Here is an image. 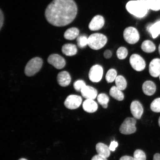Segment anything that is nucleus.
<instances>
[{
    "instance_id": "obj_17",
    "label": "nucleus",
    "mask_w": 160,
    "mask_h": 160,
    "mask_svg": "<svg viewBox=\"0 0 160 160\" xmlns=\"http://www.w3.org/2000/svg\"><path fill=\"white\" fill-rule=\"evenodd\" d=\"M142 90L145 94L152 96L154 94L156 91V86L152 81H146L142 85Z\"/></svg>"
},
{
    "instance_id": "obj_34",
    "label": "nucleus",
    "mask_w": 160,
    "mask_h": 160,
    "mask_svg": "<svg viewBox=\"0 0 160 160\" xmlns=\"http://www.w3.org/2000/svg\"><path fill=\"white\" fill-rule=\"evenodd\" d=\"M103 55L106 59H109L112 57V52L109 50H106L104 53Z\"/></svg>"
},
{
    "instance_id": "obj_42",
    "label": "nucleus",
    "mask_w": 160,
    "mask_h": 160,
    "mask_svg": "<svg viewBox=\"0 0 160 160\" xmlns=\"http://www.w3.org/2000/svg\"><path fill=\"white\" fill-rule=\"evenodd\" d=\"M159 79H160V75L159 76Z\"/></svg>"
},
{
    "instance_id": "obj_37",
    "label": "nucleus",
    "mask_w": 160,
    "mask_h": 160,
    "mask_svg": "<svg viewBox=\"0 0 160 160\" xmlns=\"http://www.w3.org/2000/svg\"><path fill=\"white\" fill-rule=\"evenodd\" d=\"M119 160H135L133 157L128 156H124L122 157Z\"/></svg>"
},
{
    "instance_id": "obj_22",
    "label": "nucleus",
    "mask_w": 160,
    "mask_h": 160,
    "mask_svg": "<svg viewBox=\"0 0 160 160\" xmlns=\"http://www.w3.org/2000/svg\"><path fill=\"white\" fill-rule=\"evenodd\" d=\"M79 33V30L77 28H70L65 32L64 37L67 40H73L77 38Z\"/></svg>"
},
{
    "instance_id": "obj_39",
    "label": "nucleus",
    "mask_w": 160,
    "mask_h": 160,
    "mask_svg": "<svg viewBox=\"0 0 160 160\" xmlns=\"http://www.w3.org/2000/svg\"><path fill=\"white\" fill-rule=\"evenodd\" d=\"M158 123H159V127H160V117L159 118V120H158Z\"/></svg>"
},
{
    "instance_id": "obj_19",
    "label": "nucleus",
    "mask_w": 160,
    "mask_h": 160,
    "mask_svg": "<svg viewBox=\"0 0 160 160\" xmlns=\"http://www.w3.org/2000/svg\"><path fill=\"white\" fill-rule=\"evenodd\" d=\"M147 30L153 38H156L160 34V21L149 25L147 27Z\"/></svg>"
},
{
    "instance_id": "obj_23",
    "label": "nucleus",
    "mask_w": 160,
    "mask_h": 160,
    "mask_svg": "<svg viewBox=\"0 0 160 160\" xmlns=\"http://www.w3.org/2000/svg\"><path fill=\"white\" fill-rule=\"evenodd\" d=\"M141 49L145 52L151 53L155 51L156 47L152 42L146 40L142 43Z\"/></svg>"
},
{
    "instance_id": "obj_36",
    "label": "nucleus",
    "mask_w": 160,
    "mask_h": 160,
    "mask_svg": "<svg viewBox=\"0 0 160 160\" xmlns=\"http://www.w3.org/2000/svg\"><path fill=\"white\" fill-rule=\"evenodd\" d=\"M4 21V16L1 10L0 12V29H1L2 27Z\"/></svg>"
},
{
    "instance_id": "obj_7",
    "label": "nucleus",
    "mask_w": 160,
    "mask_h": 160,
    "mask_svg": "<svg viewBox=\"0 0 160 160\" xmlns=\"http://www.w3.org/2000/svg\"><path fill=\"white\" fill-rule=\"evenodd\" d=\"M129 62L132 68L136 71H143L146 67L145 61L141 56L134 54L130 58Z\"/></svg>"
},
{
    "instance_id": "obj_20",
    "label": "nucleus",
    "mask_w": 160,
    "mask_h": 160,
    "mask_svg": "<svg viewBox=\"0 0 160 160\" xmlns=\"http://www.w3.org/2000/svg\"><path fill=\"white\" fill-rule=\"evenodd\" d=\"M78 50L77 47L73 44H66L62 48V52L68 56H72L77 53Z\"/></svg>"
},
{
    "instance_id": "obj_26",
    "label": "nucleus",
    "mask_w": 160,
    "mask_h": 160,
    "mask_svg": "<svg viewBox=\"0 0 160 160\" xmlns=\"http://www.w3.org/2000/svg\"><path fill=\"white\" fill-rule=\"evenodd\" d=\"M117 77V73L116 70L111 69L108 71L106 75V80L108 83H111L115 81Z\"/></svg>"
},
{
    "instance_id": "obj_21",
    "label": "nucleus",
    "mask_w": 160,
    "mask_h": 160,
    "mask_svg": "<svg viewBox=\"0 0 160 160\" xmlns=\"http://www.w3.org/2000/svg\"><path fill=\"white\" fill-rule=\"evenodd\" d=\"M109 94L118 101H123L124 98V95L121 90L118 88L116 86H113L111 88L109 91Z\"/></svg>"
},
{
    "instance_id": "obj_2",
    "label": "nucleus",
    "mask_w": 160,
    "mask_h": 160,
    "mask_svg": "<svg viewBox=\"0 0 160 160\" xmlns=\"http://www.w3.org/2000/svg\"><path fill=\"white\" fill-rule=\"evenodd\" d=\"M128 12L138 18L145 17L149 10L147 0L130 1L126 6Z\"/></svg>"
},
{
    "instance_id": "obj_8",
    "label": "nucleus",
    "mask_w": 160,
    "mask_h": 160,
    "mask_svg": "<svg viewBox=\"0 0 160 160\" xmlns=\"http://www.w3.org/2000/svg\"><path fill=\"white\" fill-rule=\"evenodd\" d=\"M103 75V69L102 66L95 65L92 67L89 73V79L93 82L98 83L101 81Z\"/></svg>"
},
{
    "instance_id": "obj_32",
    "label": "nucleus",
    "mask_w": 160,
    "mask_h": 160,
    "mask_svg": "<svg viewBox=\"0 0 160 160\" xmlns=\"http://www.w3.org/2000/svg\"><path fill=\"white\" fill-rule=\"evenodd\" d=\"M86 85L85 82L82 80H78L73 84L74 88L78 91H81Z\"/></svg>"
},
{
    "instance_id": "obj_35",
    "label": "nucleus",
    "mask_w": 160,
    "mask_h": 160,
    "mask_svg": "<svg viewBox=\"0 0 160 160\" xmlns=\"http://www.w3.org/2000/svg\"><path fill=\"white\" fill-rule=\"evenodd\" d=\"M91 160H107V158L98 154L96 155L92 158Z\"/></svg>"
},
{
    "instance_id": "obj_38",
    "label": "nucleus",
    "mask_w": 160,
    "mask_h": 160,
    "mask_svg": "<svg viewBox=\"0 0 160 160\" xmlns=\"http://www.w3.org/2000/svg\"><path fill=\"white\" fill-rule=\"evenodd\" d=\"M153 160H160V154L156 153L154 155Z\"/></svg>"
},
{
    "instance_id": "obj_24",
    "label": "nucleus",
    "mask_w": 160,
    "mask_h": 160,
    "mask_svg": "<svg viewBox=\"0 0 160 160\" xmlns=\"http://www.w3.org/2000/svg\"><path fill=\"white\" fill-rule=\"evenodd\" d=\"M115 82L116 87L121 91L124 90L127 88V81L123 76H118L115 80Z\"/></svg>"
},
{
    "instance_id": "obj_6",
    "label": "nucleus",
    "mask_w": 160,
    "mask_h": 160,
    "mask_svg": "<svg viewBox=\"0 0 160 160\" xmlns=\"http://www.w3.org/2000/svg\"><path fill=\"white\" fill-rule=\"evenodd\" d=\"M123 37L125 41L130 44H134L138 42L140 39L138 31L133 27H129L124 31Z\"/></svg>"
},
{
    "instance_id": "obj_15",
    "label": "nucleus",
    "mask_w": 160,
    "mask_h": 160,
    "mask_svg": "<svg viewBox=\"0 0 160 160\" xmlns=\"http://www.w3.org/2000/svg\"><path fill=\"white\" fill-rule=\"evenodd\" d=\"M71 77L69 73L67 71H62L58 74L57 77L58 83L63 87L68 86L71 82Z\"/></svg>"
},
{
    "instance_id": "obj_13",
    "label": "nucleus",
    "mask_w": 160,
    "mask_h": 160,
    "mask_svg": "<svg viewBox=\"0 0 160 160\" xmlns=\"http://www.w3.org/2000/svg\"><path fill=\"white\" fill-rule=\"evenodd\" d=\"M149 72L152 77L157 78L160 75V59H154L149 65Z\"/></svg>"
},
{
    "instance_id": "obj_31",
    "label": "nucleus",
    "mask_w": 160,
    "mask_h": 160,
    "mask_svg": "<svg viewBox=\"0 0 160 160\" xmlns=\"http://www.w3.org/2000/svg\"><path fill=\"white\" fill-rule=\"evenodd\" d=\"M133 158L135 160H146L145 153L140 149L136 150L134 153Z\"/></svg>"
},
{
    "instance_id": "obj_29",
    "label": "nucleus",
    "mask_w": 160,
    "mask_h": 160,
    "mask_svg": "<svg viewBox=\"0 0 160 160\" xmlns=\"http://www.w3.org/2000/svg\"><path fill=\"white\" fill-rule=\"evenodd\" d=\"M128 55V50L125 47H120L117 50V57L120 60L125 59L127 57Z\"/></svg>"
},
{
    "instance_id": "obj_1",
    "label": "nucleus",
    "mask_w": 160,
    "mask_h": 160,
    "mask_svg": "<svg viewBox=\"0 0 160 160\" xmlns=\"http://www.w3.org/2000/svg\"><path fill=\"white\" fill-rule=\"evenodd\" d=\"M78 8L73 0H53L46 9V19L56 27L69 24L77 16Z\"/></svg>"
},
{
    "instance_id": "obj_14",
    "label": "nucleus",
    "mask_w": 160,
    "mask_h": 160,
    "mask_svg": "<svg viewBox=\"0 0 160 160\" xmlns=\"http://www.w3.org/2000/svg\"><path fill=\"white\" fill-rule=\"evenodd\" d=\"M82 96L86 99L94 100L97 97L98 92L95 88L91 86L86 85L81 90Z\"/></svg>"
},
{
    "instance_id": "obj_33",
    "label": "nucleus",
    "mask_w": 160,
    "mask_h": 160,
    "mask_svg": "<svg viewBox=\"0 0 160 160\" xmlns=\"http://www.w3.org/2000/svg\"><path fill=\"white\" fill-rule=\"evenodd\" d=\"M118 143L117 141H112L111 144H110V145L109 147L110 151H114L116 148L118 147Z\"/></svg>"
},
{
    "instance_id": "obj_4",
    "label": "nucleus",
    "mask_w": 160,
    "mask_h": 160,
    "mask_svg": "<svg viewBox=\"0 0 160 160\" xmlns=\"http://www.w3.org/2000/svg\"><path fill=\"white\" fill-rule=\"evenodd\" d=\"M42 64L43 61L41 58L37 57L31 59L26 66L25 74L28 77L35 75L41 69Z\"/></svg>"
},
{
    "instance_id": "obj_18",
    "label": "nucleus",
    "mask_w": 160,
    "mask_h": 160,
    "mask_svg": "<svg viewBox=\"0 0 160 160\" xmlns=\"http://www.w3.org/2000/svg\"><path fill=\"white\" fill-rule=\"evenodd\" d=\"M96 150L98 154L106 158H108L111 154L109 147L104 143H99L96 147Z\"/></svg>"
},
{
    "instance_id": "obj_10",
    "label": "nucleus",
    "mask_w": 160,
    "mask_h": 160,
    "mask_svg": "<svg viewBox=\"0 0 160 160\" xmlns=\"http://www.w3.org/2000/svg\"><path fill=\"white\" fill-rule=\"evenodd\" d=\"M48 63L57 69H62L65 67V60L61 55L52 54L49 56L48 59Z\"/></svg>"
},
{
    "instance_id": "obj_11",
    "label": "nucleus",
    "mask_w": 160,
    "mask_h": 160,
    "mask_svg": "<svg viewBox=\"0 0 160 160\" xmlns=\"http://www.w3.org/2000/svg\"><path fill=\"white\" fill-rule=\"evenodd\" d=\"M131 112L135 118H141L143 113V108L142 105L139 102L137 101H133L130 106Z\"/></svg>"
},
{
    "instance_id": "obj_16",
    "label": "nucleus",
    "mask_w": 160,
    "mask_h": 160,
    "mask_svg": "<svg viewBox=\"0 0 160 160\" xmlns=\"http://www.w3.org/2000/svg\"><path fill=\"white\" fill-rule=\"evenodd\" d=\"M83 108L87 112L93 113L97 111L98 105L94 100L86 99L83 103Z\"/></svg>"
},
{
    "instance_id": "obj_28",
    "label": "nucleus",
    "mask_w": 160,
    "mask_h": 160,
    "mask_svg": "<svg viewBox=\"0 0 160 160\" xmlns=\"http://www.w3.org/2000/svg\"><path fill=\"white\" fill-rule=\"evenodd\" d=\"M77 41L78 47L83 48L88 45V38L85 35H81L77 38Z\"/></svg>"
},
{
    "instance_id": "obj_3",
    "label": "nucleus",
    "mask_w": 160,
    "mask_h": 160,
    "mask_svg": "<svg viewBox=\"0 0 160 160\" xmlns=\"http://www.w3.org/2000/svg\"><path fill=\"white\" fill-rule=\"evenodd\" d=\"M107 38L102 34H92L88 38V45L92 49L98 50L102 48L107 43Z\"/></svg>"
},
{
    "instance_id": "obj_5",
    "label": "nucleus",
    "mask_w": 160,
    "mask_h": 160,
    "mask_svg": "<svg viewBox=\"0 0 160 160\" xmlns=\"http://www.w3.org/2000/svg\"><path fill=\"white\" fill-rule=\"evenodd\" d=\"M136 123L137 121L135 118H127L120 127V132L124 135L134 133L137 130L135 126Z\"/></svg>"
},
{
    "instance_id": "obj_9",
    "label": "nucleus",
    "mask_w": 160,
    "mask_h": 160,
    "mask_svg": "<svg viewBox=\"0 0 160 160\" xmlns=\"http://www.w3.org/2000/svg\"><path fill=\"white\" fill-rule=\"evenodd\" d=\"M82 101V100L80 96L75 95H70L66 99L64 105L68 109H75L80 107Z\"/></svg>"
},
{
    "instance_id": "obj_25",
    "label": "nucleus",
    "mask_w": 160,
    "mask_h": 160,
    "mask_svg": "<svg viewBox=\"0 0 160 160\" xmlns=\"http://www.w3.org/2000/svg\"><path fill=\"white\" fill-rule=\"evenodd\" d=\"M97 100L98 102L104 108H107L109 101L108 96L104 93L99 94L97 96Z\"/></svg>"
},
{
    "instance_id": "obj_41",
    "label": "nucleus",
    "mask_w": 160,
    "mask_h": 160,
    "mask_svg": "<svg viewBox=\"0 0 160 160\" xmlns=\"http://www.w3.org/2000/svg\"><path fill=\"white\" fill-rule=\"evenodd\" d=\"M19 160H27V159H25V158H21Z\"/></svg>"
},
{
    "instance_id": "obj_30",
    "label": "nucleus",
    "mask_w": 160,
    "mask_h": 160,
    "mask_svg": "<svg viewBox=\"0 0 160 160\" xmlns=\"http://www.w3.org/2000/svg\"><path fill=\"white\" fill-rule=\"evenodd\" d=\"M152 111L155 112H160V98L154 100L150 106Z\"/></svg>"
},
{
    "instance_id": "obj_40",
    "label": "nucleus",
    "mask_w": 160,
    "mask_h": 160,
    "mask_svg": "<svg viewBox=\"0 0 160 160\" xmlns=\"http://www.w3.org/2000/svg\"><path fill=\"white\" fill-rule=\"evenodd\" d=\"M159 54L160 55V44L159 45Z\"/></svg>"
},
{
    "instance_id": "obj_27",
    "label": "nucleus",
    "mask_w": 160,
    "mask_h": 160,
    "mask_svg": "<svg viewBox=\"0 0 160 160\" xmlns=\"http://www.w3.org/2000/svg\"><path fill=\"white\" fill-rule=\"evenodd\" d=\"M149 9L154 11L160 10V0H147Z\"/></svg>"
},
{
    "instance_id": "obj_12",
    "label": "nucleus",
    "mask_w": 160,
    "mask_h": 160,
    "mask_svg": "<svg viewBox=\"0 0 160 160\" xmlns=\"http://www.w3.org/2000/svg\"><path fill=\"white\" fill-rule=\"evenodd\" d=\"M104 23L105 20L103 17L101 15H97L90 22L89 28L92 31H98L103 27Z\"/></svg>"
}]
</instances>
